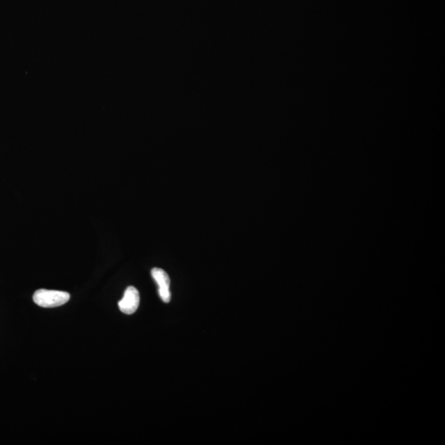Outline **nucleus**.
Returning <instances> with one entry per match:
<instances>
[{"mask_svg": "<svg viewBox=\"0 0 445 445\" xmlns=\"http://www.w3.org/2000/svg\"><path fill=\"white\" fill-rule=\"evenodd\" d=\"M151 275L156 283L159 286V293L160 298L164 302H169L171 300L170 278L165 270L160 268H154L151 270Z\"/></svg>", "mask_w": 445, "mask_h": 445, "instance_id": "3", "label": "nucleus"}, {"mask_svg": "<svg viewBox=\"0 0 445 445\" xmlns=\"http://www.w3.org/2000/svg\"><path fill=\"white\" fill-rule=\"evenodd\" d=\"M140 293L133 286L128 287L122 300L118 302L119 309L123 314L131 315L136 313L140 305Z\"/></svg>", "mask_w": 445, "mask_h": 445, "instance_id": "2", "label": "nucleus"}, {"mask_svg": "<svg viewBox=\"0 0 445 445\" xmlns=\"http://www.w3.org/2000/svg\"><path fill=\"white\" fill-rule=\"evenodd\" d=\"M71 295L67 292L49 291L45 289L36 291L34 295V301L43 308H56L62 306L70 300Z\"/></svg>", "mask_w": 445, "mask_h": 445, "instance_id": "1", "label": "nucleus"}]
</instances>
